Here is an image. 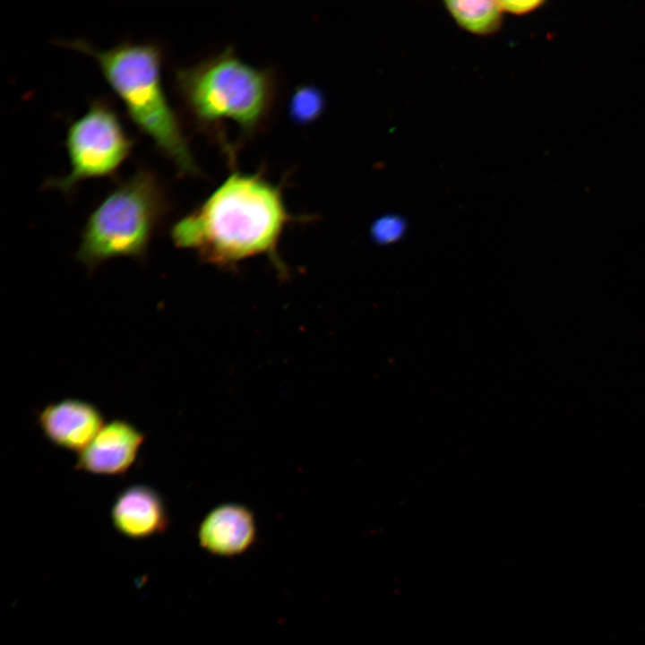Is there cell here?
Here are the masks:
<instances>
[{"label": "cell", "instance_id": "obj_2", "mask_svg": "<svg viewBox=\"0 0 645 645\" xmlns=\"http://www.w3.org/2000/svg\"><path fill=\"white\" fill-rule=\"evenodd\" d=\"M65 45L96 61L132 122L171 160L180 175L200 174L179 119L165 93L162 53L156 44L123 42L102 49L76 39Z\"/></svg>", "mask_w": 645, "mask_h": 645}, {"label": "cell", "instance_id": "obj_10", "mask_svg": "<svg viewBox=\"0 0 645 645\" xmlns=\"http://www.w3.org/2000/svg\"><path fill=\"white\" fill-rule=\"evenodd\" d=\"M445 6L457 23L477 35H488L502 24L498 1H446Z\"/></svg>", "mask_w": 645, "mask_h": 645}, {"label": "cell", "instance_id": "obj_12", "mask_svg": "<svg viewBox=\"0 0 645 645\" xmlns=\"http://www.w3.org/2000/svg\"><path fill=\"white\" fill-rule=\"evenodd\" d=\"M404 220L396 215H387L376 220L372 227V236L380 244H389L399 239L404 233Z\"/></svg>", "mask_w": 645, "mask_h": 645}, {"label": "cell", "instance_id": "obj_3", "mask_svg": "<svg viewBox=\"0 0 645 645\" xmlns=\"http://www.w3.org/2000/svg\"><path fill=\"white\" fill-rule=\"evenodd\" d=\"M176 85L190 117L207 131L230 123L245 134L255 133L269 119L276 97L271 73L229 48L177 70Z\"/></svg>", "mask_w": 645, "mask_h": 645}, {"label": "cell", "instance_id": "obj_5", "mask_svg": "<svg viewBox=\"0 0 645 645\" xmlns=\"http://www.w3.org/2000/svg\"><path fill=\"white\" fill-rule=\"evenodd\" d=\"M133 144L112 105L103 99H94L67 129L69 172L47 180L44 186L68 194L83 181L114 176Z\"/></svg>", "mask_w": 645, "mask_h": 645}, {"label": "cell", "instance_id": "obj_7", "mask_svg": "<svg viewBox=\"0 0 645 645\" xmlns=\"http://www.w3.org/2000/svg\"><path fill=\"white\" fill-rule=\"evenodd\" d=\"M105 417L93 403L66 398L50 402L37 412V424L54 446L79 453L104 426Z\"/></svg>", "mask_w": 645, "mask_h": 645}, {"label": "cell", "instance_id": "obj_13", "mask_svg": "<svg viewBox=\"0 0 645 645\" xmlns=\"http://www.w3.org/2000/svg\"><path fill=\"white\" fill-rule=\"evenodd\" d=\"M502 11L513 14H525L538 8L543 1H498Z\"/></svg>", "mask_w": 645, "mask_h": 645}, {"label": "cell", "instance_id": "obj_1", "mask_svg": "<svg viewBox=\"0 0 645 645\" xmlns=\"http://www.w3.org/2000/svg\"><path fill=\"white\" fill-rule=\"evenodd\" d=\"M290 216L281 191L260 174L231 173L171 228L175 245L214 265L276 252Z\"/></svg>", "mask_w": 645, "mask_h": 645}, {"label": "cell", "instance_id": "obj_9", "mask_svg": "<svg viewBox=\"0 0 645 645\" xmlns=\"http://www.w3.org/2000/svg\"><path fill=\"white\" fill-rule=\"evenodd\" d=\"M197 538L201 547L213 555H240L255 541L254 517L249 509L241 504H220L202 520Z\"/></svg>", "mask_w": 645, "mask_h": 645}, {"label": "cell", "instance_id": "obj_6", "mask_svg": "<svg viewBox=\"0 0 645 645\" xmlns=\"http://www.w3.org/2000/svg\"><path fill=\"white\" fill-rule=\"evenodd\" d=\"M145 440L146 434L131 422L112 419L78 453L74 469L99 476H123L135 463Z\"/></svg>", "mask_w": 645, "mask_h": 645}, {"label": "cell", "instance_id": "obj_4", "mask_svg": "<svg viewBox=\"0 0 645 645\" xmlns=\"http://www.w3.org/2000/svg\"><path fill=\"white\" fill-rule=\"evenodd\" d=\"M170 212L157 174L141 168L117 183L90 214L75 257L90 271L114 258L143 262Z\"/></svg>", "mask_w": 645, "mask_h": 645}, {"label": "cell", "instance_id": "obj_8", "mask_svg": "<svg viewBox=\"0 0 645 645\" xmlns=\"http://www.w3.org/2000/svg\"><path fill=\"white\" fill-rule=\"evenodd\" d=\"M110 520L116 532L133 540L163 534L170 524L163 497L145 484L128 486L116 494Z\"/></svg>", "mask_w": 645, "mask_h": 645}, {"label": "cell", "instance_id": "obj_11", "mask_svg": "<svg viewBox=\"0 0 645 645\" xmlns=\"http://www.w3.org/2000/svg\"><path fill=\"white\" fill-rule=\"evenodd\" d=\"M324 103L323 95L317 88L302 86L290 99L289 116L296 123L308 124L322 115Z\"/></svg>", "mask_w": 645, "mask_h": 645}]
</instances>
